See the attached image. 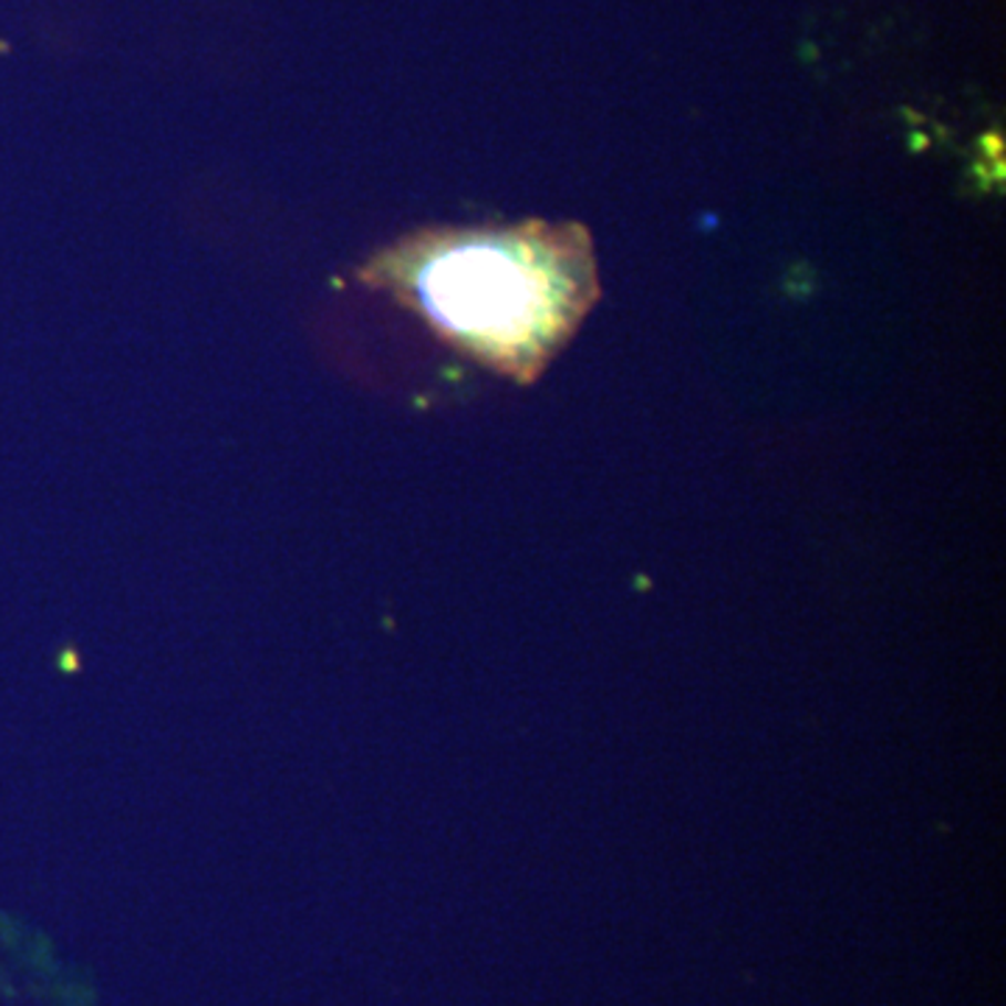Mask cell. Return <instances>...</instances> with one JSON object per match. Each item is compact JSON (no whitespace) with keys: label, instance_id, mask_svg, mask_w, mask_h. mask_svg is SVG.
<instances>
[{"label":"cell","instance_id":"obj_1","mask_svg":"<svg viewBox=\"0 0 1006 1006\" xmlns=\"http://www.w3.org/2000/svg\"><path fill=\"white\" fill-rule=\"evenodd\" d=\"M370 271L447 342L518 381L540 375L595 300L593 255L577 224L423 232Z\"/></svg>","mask_w":1006,"mask_h":1006},{"label":"cell","instance_id":"obj_2","mask_svg":"<svg viewBox=\"0 0 1006 1006\" xmlns=\"http://www.w3.org/2000/svg\"><path fill=\"white\" fill-rule=\"evenodd\" d=\"M0 51H7V45H3V42H0Z\"/></svg>","mask_w":1006,"mask_h":1006}]
</instances>
